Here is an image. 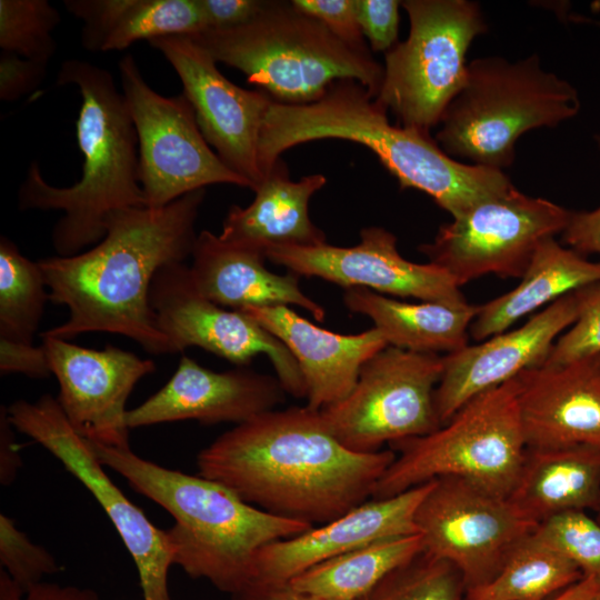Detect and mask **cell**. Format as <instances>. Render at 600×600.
Instances as JSON below:
<instances>
[{
    "label": "cell",
    "instance_id": "obj_34",
    "mask_svg": "<svg viewBox=\"0 0 600 600\" xmlns=\"http://www.w3.org/2000/svg\"><path fill=\"white\" fill-rule=\"evenodd\" d=\"M60 13L47 0H0V48L46 66L57 50Z\"/></svg>",
    "mask_w": 600,
    "mask_h": 600
},
{
    "label": "cell",
    "instance_id": "obj_50",
    "mask_svg": "<svg viewBox=\"0 0 600 600\" xmlns=\"http://www.w3.org/2000/svg\"><path fill=\"white\" fill-rule=\"evenodd\" d=\"M590 600H600V590Z\"/></svg>",
    "mask_w": 600,
    "mask_h": 600
},
{
    "label": "cell",
    "instance_id": "obj_51",
    "mask_svg": "<svg viewBox=\"0 0 600 600\" xmlns=\"http://www.w3.org/2000/svg\"><path fill=\"white\" fill-rule=\"evenodd\" d=\"M597 24H599V26H600V21H598V22H597Z\"/></svg>",
    "mask_w": 600,
    "mask_h": 600
},
{
    "label": "cell",
    "instance_id": "obj_37",
    "mask_svg": "<svg viewBox=\"0 0 600 600\" xmlns=\"http://www.w3.org/2000/svg\"><path fill=\"white\" fill-rule=\"evenodd\" d=\"M578 318L554 342L544 364H564L600 353V282L574 291Z\"/></svg>",
    "mask_w": 600,
    "mask_h": 600
},
{
    "label": "cell",
    "instance_id": "obj_16",
    "mask_svg": "<svg viewBox=\"0 0 600 600\" xmlns=\"http://www.w3.org/2000/svg\"><path fill=\"white\" fill-rule=\"evenodd\" d=\"M149 43L177 72L206 141L254 191L262 180L259 138L272 98L231 82L212 56L189 36L161 37Z\"/></svg>",
    "mask_w": 600,
    "mask_h": 600
},
{
    "label": "cell",
    "instance_id": "obj_52",
    "mask_svg": "<svg viewBox=\"0 0 600 600\" xmlns=\"http://www.w3.org/2000/svg\"><path fill=\"white\" fill-rule=\"evenodd\" d=\"M598 509L600 510V506H599V508H598ZM599 522H600V520H599Z\"/></svg>",
    "mask_w": 600,
    "mask_h": 600
},
{
    "label": "cell",
    "instance_id": "obj_14",
    "mask_svg": "<svg viewBox=\"0 0 600 600\" xmlns=\"http://www.w3.org/2000/svg\"><path fill=\"white\" fill-rule=\"evenodd\" d=\"M414 522L423 551L453 564L467 590L489 581L538 526L508 498L451 477L433 481Z\"/></svg>",
    "mask_w": 600,
    "mask_h": 600
},
{
    "label": "cell",
    "instance_id": "obj_7",
    "mask_svg": "<svg viewBox=\"0 0 600 600\" xmlns=\"http://www.w3.org/2000/svg\"><path fill=\"white\" fill-rule=\"evenodd\" d=\"M580 110L578 91L530 56L517 62L486 57L468 64L462 89L447 107L436 141L450 157L502 170L519 137L557 127Z\"/></svg>",
    "mask_w": 600,
    "mask_h": 600
},
{
    "label": "cell",
    "instance_id": "obj_39",
    "mask_svg": "<svg viewBox=\"0 0 600 600\" xmlns=\"http://www.w3.org/2000/svg\"><path fill=\"white\" fill-rule=\"evenodd\" d=\"M397 0H358V19L363 36L372 51H390L399 32V7Z\"/></svg>",
    "mask_w": 600,
    "mask_h": 600
},
{
    "label": "cell",
    "instance_id": "obj_5",
    "mask_svg": "<svg viewBox=\"0 0 600 600\" xmlns=\"http://www.w3.org/2000/svg\"><path fill=\"white\" fill-rule=\"evenodd\" d=\"M57 83L73 84L81 94L77 140L83 156L82 174L70 187H54L32 162L19 190V208L62 211L52 243L57 256L70 257L104 237L112 212L146 204L138 177L136 129L112 74L90 62L69 59L61 64Z\"/></svg>",
    "mask_w": 600,
    "mask_h": 600
},
{
    "label": "cell",
    "instance_id": "obj_47",
    "mask_svg": "<svg viewBox=\"0 0 600 600\" xmlns=\"http://www.w3.org/2000/svg\"><path fill=\"white\" fill-rule=\"evenodd\" d=\"M599 590V579L583 577L579 582L566 589L551 600H590Z\"/></svg>",
    "mask_w": 600,
    "mask_h": 600
},
{
    "label": "cell",
    "instance_id": "obj_30",
    "mask_svg": "<svg viewBox=\"0 0 600 600\" xmlns=\"http://www.w3.org/2000/svg\"><path fill=\"white\" fill-rule=\"evenodd\" d=\"M423 550L420 533L381 539L322 561L288 583L314 600H356Z\"/></svg>",
    "mask_w": 600,
    "mask_h": 600
},
{
    "label": "cell",
    "instance_id": "obj_35",
    "mask_svg": "<svg viewBox=\"0 0 600 600\" xmlns=\"http://www.w3.org/2000/svg\"><path fill=\"white\" fill-rule=\"evenodd\" d=\"M536 533L573 562L583 577L600 580V522L573 510L541 521Z\"/></svg>",
    "mask_w": 600,
    "mask_h": 600
},
{
    "label": "cell",
    "instance_id": "obj_38",
    "mask_svg": "<svg viewBox=\"0 0 600 600\" xmlns=\"http://www.w3.org/2000/svg\"><path fill=\"white\" fill-rule=\"evenodd\" d=\"M292 3L351 48L370 52L359 24L358 0H293Z\"/></svg>",
    "mask_w": 600,
    "mask_h": 600
},
{
    "label": "cell",
    "instance_id": "obj_6",
    "mask_svg": "<svg viewBox=\"0 0 600 600\" xmlns=\"http://www.w3.org/2000/svg\"><path fill=\"white\" fill-rule=\"evenodd\" d=\"M217 62L236 68L284 104H308L340 80H354L377 97L384 69L292 1H266L249 23L189 36Z\"/></svg>",
    "mask_w": 600,
    "mask_h": 600
},
{
    "label": "cell",
    "instance_id": "obj_41",
    "mask_svg": "<svg viewBox=\"0 0 600 600\" xmlns=\"http://www.w3.org/2000/svg\"><path fill=\"white\" fill-rule=\"evenodd\" d=\"M0 371L2 374L18 372L41 379L51 373V368L43 344L36 347L0 338Z\"/></svg>",
    "mask_w": 600,
    "mask_h": 600
},
{
    "label": "cell",
    "instance_id": "obj_42",
    "mask_svg": "<svg viewBox=\"0 0 600 600\" xmlns=\"http://www.w3.org/2000/svg\"><path fill=\"white\" fill-rule=\"evenodd\" d=\"M204 29L228 30L249 23L262 10V0H199Z\"/></svg>",
    "mask_w": 600,
    "mask_h": 600
},
{
    "label": "cell",
    "instance_id": "obj_8",
    "mask_svg": "<svg viewBox=\"0 0 600 600\" xmlns=\"http://www.w3.org/2000/svg\"><path fill=\"white\" fill-rule=\"evenodd\" d=\"M391 446L400 453L377 482L371 499L390 498L448 477L508 498L527 453L516 379L471 399L436 431Z\"/></svg>",
    "mask_w": 600,
    "mask_h": 600
},
{
    "label": "cell",
    "instance_id": "obj_32",
    "mask_svg": "<svg viewBox=\"0 0 600 600\" xmlns=\"http://www.w3.org/2000/svg\"><path fill=\"white\" fill-rule=\"evenodd\" d=\"M38 262L20 253L17 246L0 238V338L33 343L44 304L50 300Z\"/></svg>",
    "mask_w": 600,
    "mask_h": 600
},
{
    "label": "cell",
    "instance_id": "obj_49",
    "mask_svg": "<svg viewBox=\"0 0 600 600\" xmlns=\"http://www.w3.org/2000/svg\"><path fill=\"white\" fill-rule=\"evenodd\" d=\"M594 140H596V143H597L598 149L600 150V134H597V136L594 137Z\"/></svg>",
    "mask_w": 600,
    "mask_h": 600
},
{
    "label": "cell",
    "instance_id": "obj_36",
    "mask_svg": "<svg viewBox=\"0 0 600 600\" xmlns=\"http://www.w3.org/2000/svg\"><path fill=\"white\" fill-rule=\"evenodd\" d=\"M0 564L26 592L43 582L46 576L60 571L56 558L4 513L0 514Z\"/></svg>",
    "mask_w": 600,
    "mask_h": 600
},
{
    "label": "cell",
    "instance_id": "obj_12",
    "mask_svg": "<svg viewBox=\"0 0 600 600\" xmlns=\"http://www.w3.org/2000/svg\"><path fill=\"white\" fill-rule=\"evenodd\" d=\"M570 213L512 186L442 224L434 239L418 249L460 288L487 274L521 278L539 244L562 233Z\"/></svg>",
    "mask_w": 600,
    "mask_h": 600
},
{
    "label": "cell",
    "instance_id": "obj_43",
    "mask_svg": "<svg viewBox=\"0 0 600 600\" xmlns=\"http://www.w3.org/2000/svg\"><path fill=\"white\" fill-rule=\"evenodd\" d=\"M562 239L580 254H600V207L591 211H571Z\"/></svg>",
    "mask_w": 600,
    "mask_h": 600
},
{
    "label": "cell",
    "instance_id": "obj_20",
    "mask_svg": "<svg viewBox=\"0 0 600 600\" xmlns=\"http://www.w3.org/2000/svg\"><path fill=\"white\" fill-rule=\"evenodd\" d=\"M277 377L246 367L216 372L182 356L169 381L138 407L128 410L129 429L196 420L201 424L242 423L284 401Z\"/></svg>",
    "mask_w": 600,
    "mask_h": 600
},
{
    "label": "cell",
    "instance_id": "obj_11",
    "mask_svg": "<svg viewBox=\"0 0 600 600\" xmlns=\"http://www.w3.org/2000/svg\"><path fill=\"white\" fill-rule=\"evenodd\" d=\"M118 69L138 138V177L146 207H164L209 184L251 189L206 141L183 93L164 97L156 92L143 79L132 54H126Z\"/></svg>",
    "mask_w": 600,
    "mask_h": 600
},
{
    "label": "cell",
    "instance_id": "obj_3",
    "mask_svg": "<svg viewBox=\"0 0 600 600\" xmlns=\"http://www.w3.org/2000/svg\"><path fill=\"white\" fill-rule=\"evenodd\" d=\"M341 139L370 149L402 189L429 194L452 218L512 187L502 170L461 163L429 131L391 124L388 110L361 83L340 80L308 104L272 100L260 132L258 161L264 176L288 149L312 140Z\"/></svg>",
    "mask_w": 600,
    "mask_h": 600
},
{
    "label": "cell",
    "instance_id": "obj_13",
    "mask_svg": "<svg viewBox=\"0 0 600 600\" xmlns=\"http://www.w3.org/2000/svg\"><path fill=\"white\" fill-rule=\"evenodd\" d=\"M14 429L54 456L94 497L129 551L143 600H171L168 573L173 564L166 530L157 528L110 479L90 442L81 437L50 394L8 408Z\"/></svg>",
    "mask_w": 600,
    "mask_h": 600
},
{
    "label": "cell",
    "instance_id": "obj_22",
    "mask_svg": "<svg viewBox=\"0 0 600 600\" xmlns=\"http://www.w3.org/2000/svg\"><path fill=\"white\" fill-rule=\"evenodd\" d=\"M433 481L390 498L371 499L327 523L266 546L257 556L253 581L288 583L307 569L359 547L418 533L416 512Z\"/></svg>",
    "mask_w": 600,
    "mask_h": 600
},
{
    "label": "cell",
    "instance_id": "obj_29",
    "mask_svg": "<svg viewBox=\"0 0 600 600\" xmlns=\"http://www.w3.org/2000/svg\"><path fill=\"white\" fill-rule=\"evenodd\" d=\"M348 310L370 318L388 346L418 352L449 354L468 343L479 306L422 301L410 303L366 288L343 292Z\"/></svg>",
    "mask_w": 600,
    "mask_h": 600
},
{
    "label": "cell",
    "instance_id": "obj_2",
    "mask_svg": "<svg viewBox=\"0 0 600 600\" xmlns=\"http://www.w3.org/2000/svg\"><path fill=\"white\" fill-rule=\"evenodd\" d=\"M204 196L206 189H199L161 208L117 210L94 247L38 261L50 300L69 309L68 320L41 337L68 340L104 331L130 338L153 354L172 353L157 328L150 288L162 267L191 257Z\"/></svg>",
    "mask_w": 600,
    "mask_h": 600
},
{
    "label": "cell",
    "instance_id": "obj_4",
    "mask_svg": "<svg viewBox=\"0 0 600 600\" xmlns=\"http://www.w3.org/2000/svg\"><path fill=\"white\" fill-rule=\"evenodd\" d=\"M90 444L104 467L174 519L166 530L173 564L222 592L232 594L253 581L262 548L313 528L252 506L214 480L143 459L130 447Z\"/></svg>",
    "mask_w": 600,
    "mask_h": 600
},
{
    "label": "cell",
    "instance_id": "obj_45",
    "mask_svg": "<svg viewBox=\"0 0 600 600\" xmlns=\"http://www.w3.org/2000/svg\"><path fill=\"white\" fill-rule=\"evenodd\" d=\"M230 596L231 600H314L294 590L289 583H269L257 580Z\"/></svg>",
    "mask_w": 600,
    "mask_h": 600
},
{
    "label": "cell",
    "instance_id": "obj_33",
    "mask_svg": "<svg viewBox=\"0 0 600 600\" xmlns=\"http://www.w3.org/2000/svg\"><path fill=\"white\" fill-rule=\"evenodd\" d=\"M466 590L453 564L423 551L356 600H464Z\"/></svg>",
    "mask_w": 600,
    "mask_h": 600
},
{
    "label": "cell",
    "instance_id": "obj_1",
    "mask_svg": "<svg viewBox=\"0 0 600 600\" xmlns=\"http://www.w3.org/2000/svg\"><path fill=\"white\" fill-rule=\"evenodd\" d=\"M396 457L351 451L320 410L296 406L236 424L198 453L197 467L246 502L316 527L371 498Z\"/></svg>",
    "mask_w": 600,
    "mask_h": 600
},
{
    "label": "cell",
    "instance_id": "obj_15",
    "mask_svg": "<svg viewBox=\"0 0 600 600\" xmlns=\"http://www.w3.org/2000/svg\"><path fill=\"white\" fill-rule=\"evenodd\" d=\"M150 306L172 353L199 347L237 367L266 354L286 393L306 398L302 373L287 347L246 313L227 310L202 296L184 262L164 266L157 272Z\"/></svg>",
    "mask_w": 600,
    "mask_h": 600
},
{
    "label": "cell",
    "instance_id": "obj_48",
    "mask_svg": "<svg viewBox=\"0 0 600 600\" xmlns=\"http://www.w3.org/2000/svg\"><path fill=\"white\" fill-rule=\"evenodd\" d=\"M27 592L3 570L0 569V600H24Z\"/></svg>",
    "mask_w": 600,
    "mask_h": 600
},
{
    "label": "cell",
    "instance_id": "obj_26",
    "mask_svg": "<svg viewBox=\"0 0 600 600\" xmlns=\"http://www.w3.org/2000/svg\"><path fill=\"white\" fill-rule=\"evenodd\" d=\"M508 499L537 524L561 512L599 508L600 448L527 449Z\"/></svg>",
    "mask_w": 600,
    "mask_h": 600
},
{
    "label": "cell",
    "instance_id": "obj_44",
    "mask_svg": "<svg viewBox=\"0 0 600 600\" xmlns=\"http://www.w3.org/2000/svg\"><path fill=\"white\" fill-rule=\"evenodd\" d=\"M22 468V458L16 441L7 407L0 409V483L10 486Z\"/></svg>",
    "mask_w": 600,
    "mask_h": 600
},
{
    "label": "cell",
    "instance_id": "obj_23",
    "mask_svg": "<svg viewBox=\"0 0 600 600\" xmlns=\"http://www.w3.org/2000/svg\"><path fill=\"white\" fill-rule=\"evenodd\" d=\"M279 339L302 373L307 406L321 410L343 400L354 388L361 367L388 344L373 327L356 334L322 329L288 306L240 310Z\"/></svg>",
    "mask_w": 600,
    "mask_h": 600
},
{
    "label": "cell",
    "instance_id": "obj_28",
    "mask_svg": "<svg viewBox=\"0 0 600 600\" xmlns=\"http://www.w3.org/2000/svg\"><path fill=\"white\" fill-rule=\"evenodd\" d=\"M596 282H600V261H589L549 238L534 251L517 287L479 306L469 336L482 341L504 332L538 308Z\"/></svg>",
    "mask_w": 600,
    "mask_h": 600
},
{
    "label": "cell",
    "instance_id": "obj_17",
    "mask_svg": "<svg viewBox=\"0 0 600 600\" xmlns=\"http://www.w3.org/2000/svg\"><path fill=\"white\" fill-rule=\"evenodd\" d=\"M266 258L290 272L348 288L452 306L468 303L453 278L434 263L404 259L397 238L381 227H366L352 247H270Z\"/></svg>",
    "mask_w": 600,
    "mask_h": 600
},
{
    "label": "cell",
    "instance_id": "obj_31",
    "mask_svg": "<svg viewBox=\"0 0 600 600\" xmlns=\"http://www.w3.org/2000/svg\"><path fill=\"white\" fill-rule=\"evenodd\" d=\"M582 578L573 562L533 531L489 581L466 590L464 600H551Z\"/></svg>",
    "mask_w": 600,
    "mask_h": 600
},
{
    "label": "cell",
    "instance_id": "obj_46",
    "mask_svg": "<svg viewBox=\"0 0 600 600\" xmlns=\"http://www.w3.org/2000/svg\"><path fill=\"white\" fill-rule=\"evenodd\" d=\"M24 600H99L90 588L41 582L30 589Z\"/></svg>",
    "mask_w": 600,
    "mask_h": 600
},
{
    "label": "cell",
    "instance_id": "obj_19",
    "mask_svg": "<svg viewBox=\"0 0 600 600\" xmlns=\"http://www.w3.org/2000/svg\"><path fill=\"white\" fill-rule=\"evenodd\" d=\"M577 318L573 291L514 330L444 354L443 371L434 390L441 426L477 396L514 379L523 370L544 364L557 339Z\"/></svg>",
    "mask_w": 600,
    "mask_h": 600
},
{
    "label": "cell",
    "instance_id": "obj_27",
    "mask_svg": "<svg viewBox=\"0 0 600 600\" xmlns=\"http://www.w3.org/2000/svg\"><path fill=\"white\" fill-rule=\"evenodd\" d=\"M82 21L81 44L90 52L123 50L140 40L193 36L204 30L199 0H64Z\"/></svg>",
    "mask_w": 600,
    "mask_h": 600
},
{
    "label": "cell",
    "instance_id": "obj_25",
    "mask_svg": "<svg viewBox=\"0 0 600 600\" xmlns=\"http://www.w3.org/2000/svg\"><path fill=\"white\" fill-rule=\"evenodd\" d=\"M327 183L321 173L290 179L278 159L254 190L247 207L232 206L219 237L266 253L270 247H313L327 243L324 232L310 219L309 201Z\"/></svg>",
    "mask_w": 600,
    "mask_h": 600
},
{
    "label": "cell",
    "instance_id": "obj_24",
    "mask_svg": "<svg viewBox=\"0 0 600 600\" xmlns=\"http://www.w3.org/2000/svg\"><path fill=\"white\" fill-rule=\"evenodd\" d=\"M190 266L200 293L231 310L269 306H297L322 322L324 308L308 297L299 286V276L278 274L264 264L262 250L222 240L203 230L197 236Z\"/></svg>",
    "mask_w": 600,
    "mask_h": 600
},
{
    "label": "cell",
    "instance_id": "obj_21",
    "mask_svg": "<svg viewBox=\"0 0 600 600\" xmlns=\"http://www.w3.org/2000/svg\"><path fill=\"white\" fill-rule=\"evenodd\" d=\"M514 379L527 449L600 448V353L529 368Z\"/></svg>",
    "mask_w": 600,
    "mask_h": 600
},
{
    "label": "cell",
    "instance_id": "obj_10",
    "mask_svg": "<svg viewBox=\"0 0 600 600\" xmlns=\"http://www.w3.org/2000/svg\"><path fill=\"white\" fill-rule=\"evenodd\" d=\"M442 371L439 354L387 346L364 362L343 400L320 410L321 418L341 444L359 453L429 434L441 427L434 390Z\"/></svg>",
    "mask_w": 600,
    "mask_h": 600
},
{
    "label": "cell",
    "instance_id": "obj_9",
    "mask_svg": "<svg viewBox=\"0 0 600 600\" xmlns=\"http://www.w3.org/2000/svg\"><path fill=\"white\" fill-rule=\"evenodd\" d=\"M401 7L409 36L386 53L376 100L400 126L429 131L464 86L468 48L487 24L472 1L406 0Z\"/></svg>",
    "mask_w": 600,
    "mask_h": 600
},
{
    "label": "cell",
    "instance_id": "obj_18",
    "mask_svg": "<svg viewBox=\"0 0 600 600\" xmlns=\"http://www.w3.org/2000/svg\"><path fill=\"white\" fill-rule=\"evenodd\" d=\"M59 402L73 429L90 442L128 448L127 400L134 386L154 371L150 359L113 346L94 350L41 337Z\"/></svg>",
    "mask_w": 600,
    "mask_h": 600
},
{
    "label": "cell",
    "instance_id": "obj_40",
    "mask_svg": "<svg viewBox=\"0 0 600 600\" xmlns=\"http://www.w3.org/2000/svg\"><path fill=\"white\" fill-rule=\"evenodd\" d=\"M46 66L2 51L0 57V99L16 101L42 82Z\"/></svg>",
    "mask_w": 600,
    "mask_h": 600
}]
</instances>
